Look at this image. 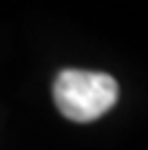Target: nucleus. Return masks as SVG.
<instances>
[{
    "label": "nucleus",
    "instance_id": "nucleus-1",
    "mask_svg": "<svg viewBox=\"0 0 148 150\" xmlns=\"http://www.w3.org/2000/svg\"><path fill=\"white\" fill-rule=\"evenodd\" d=\"M117 82L106 73L66 69L56 77L53 99L58 110L71 122L86 124L102 117L117 102Z\"/></svg>",
    "mask_w": 148,
    "mask_h": 150
}]
</instances>
